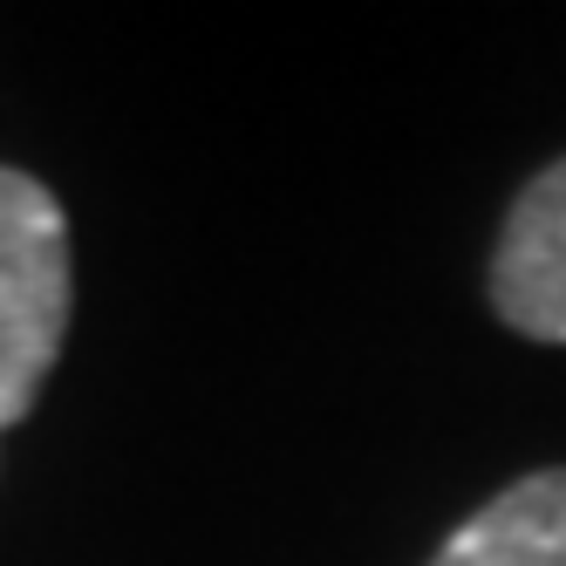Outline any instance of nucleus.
<instances>
[{"label":"nucleus","instance_id":"obj_3","mask_svg":"<svg viewBox=\"0 0 566 566\" xmlns=\"http://www.w3.org/2000/svg\"><path fill=\"white\" fill-rule=\"evenodd\" d=\"M430 566H566V464L505 484L437 546Z\"/></svg>","mask_w":566,"mask_h":566},{"label":"nucleus","instance_id":"obj_2","mask_svg":"<svg viewBox=\"0 0 566 566\" xmlns=\"http://www.w3.org/2000/svg\"><path fill=\"white\" fill-rule=\"evenodd\" d=\"M492 307L512 335L566 348V157L512 198L492 247Z\"/></svg>","mask_w":566,"mask_h":566},{"label":"nucleus","instance_id":"obj_1","mask_svg":"<svg viewBox=\"0 0 566 566\" xmlns=\"http://www.w3.org/2000/svg\"><path fill=\"white\" fill-rule=\"evenodd\" d=\"M69 219L42 178L0 165V430L42 396L69 342Z\"/></svg>","mask_w":566,"mask_h":566}]
</instances>
